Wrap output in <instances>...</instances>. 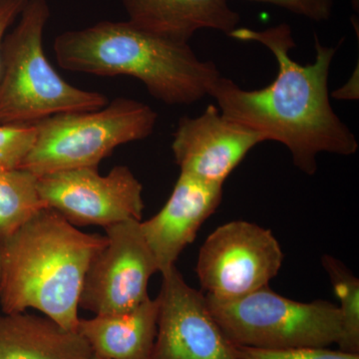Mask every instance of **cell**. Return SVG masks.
<instances>
[{"instance_id": "1", "label": "cell", "mask_w": 359, "mask_h": 359, "mask_svg": "<svg viewBox=\"0 0 359 359\" xmlns=\"http://www.w3.org/2000/svg\"><path fill=\"white\" fill-rule=\"evenodd\" d=\"M240 41L257 42L273 54L278 75L264 88L245 90L221 76L210 92L226 117L259 132L266 141L283 144L297 169L311 176L318 156H351L358 150L355 135L332 108L328 92L330 66L337 47L325 46L314 34L316 59L302 65L290 56L294 48L287 23L263 30L238 27L229 35Z\"/></svg>"}, {"instance_id": "2", "label": "cell", "mask_w": 359, "mask_h": 359, "mask_svg": "<svg viewBox=\"0 0 359 359\" xmlns=\"http://www.w3.org/2000/svg\"><path fill=\"white\" fill-rule=\"evenodd\" d=\"M106 243V236L83 233L50 208L42 209L0 242L2 313L34 309L77 330L85 273Z\"/></svg>"}, {"instance_id": "3", "label": "cell", "mask_w": 359, "mask_h": 359, "mask_svg": "<svg viewBox=\"0 0 359 359\" xmlns=\"http://www.w3.org/2000/svg\"><path fill=\"white\" fill-rule=\"evenodd\" d=\"M53 49L63 69L133 77L167 105L199 102L222 76L216 65L201 60L189 43L147 32L130 20L100 21L61 33Z\"/></svg>"}, {"instance_id": "4", "label": "cell", "mask_w": 359, "mask_h": 359, "mask_svg": "<svg viewBox=\"0 0 359 359\" xmlns=\"http://www.w3.org/2000/svg\"><path fill=\"white\" fill-rule=\"evenodd\" d=\"M50 18L46 0H28L18 25L2 44L0 124L32 125L65 113L105 107L107 96L68 83L44 52L45 26Z\"/></svg>"}, {"instance_id": "5", "label": "cell", "mask_w": 359, "mask_h": 359, "mask_svg": "<svg viewBox=\"0 0 359 359\" xmlns=\"http://www.w3.org/2000/svg\"><path fill=\"white\" fill-rule=\"evenodd\" d=\"M157 121L150 106L125 97L101 109L51 116L35 123L36 139L20 168L40 177L98 167L119 146L151 136Z\"/></svg>"}, {"instance_id": "6", "label": "cell", "mask_w": 359, "mask_h": 359, "mask_svg": "<svg viewBox=\"0 0 359 359\" xmlns=\"http://www.w3.org/2000/svg\"><path fill=\"white\" fill-rule=\"evenodd\" d=\"M205 297L212 318L235 346L327 347L339 340L341 316L339 306L330 302L292 301L269 285L233 301Z\"/></svg>"}, {"instance_id": "7", "label": "cell", "mask_w": 359, "mask_h": 359, "mask_svg": "<svg viewBox=\"0 0 359 359\" xmlns=\"http://www.w3.org/2000/svg\"><path fill=\"white\" fill-rule=\"evenodd\" d=\"M283 257L271 230L247 221H233L207 238L196 271L208 297L233 301L268 287L282 268Z\"/></svg>"}, {"instance_id": "8", "label": "cell", "mask_w": 359, "mask_h": 359, "mask_svg": "<svg viewBox=\"0 0 359 359\" xmlns=\"http://www.w3.org/2000/svg\"><path fill=\"white\" fill-rule=\"evenodd\" d=\"M140 223L129 219L105 228L107 243L90 262L79 308L96 316L124 313L149 299V280L159 269Z\"/></svg>"}, {"instance_id": "9", "label": "cell", "mask_w": 359, "mask_h": 359, "mask_svg": "<svg viewBox=\"0 0 359 359\" xmlns=\"http://www.w3.org/2000/svg\"><path fill=\"white\" fill-rule=\"evenodd\" d=\"M40 198L73 226L141 221L143 186L127 166L102 176L98 167L79 168L39 177Z\"/></svg>"}, {"instance_id": "10", "label": "cell", "mask_w": 359, "mask_h": 359, "mask_svg": "<svg viewBox=\"0 0 359 359\" xmlns=\"http://www.w3.org/2000/svg\"><path fill=\"white\" fill-rule=\"evenodd\" d=\"M158 332L150 359H241L202 292L174 266L162 276Z\"/></svg>"}, {"instance_id": "11", "label": "cell", "mask_w": 359, "mask_h": 359, "mask_svg": "<svg viewBox=\"0 0 359 359\" xmlns=\"http://www.w3.org/2000/svg\"><path fill=\"white\" fill-rule=\"evenodd\" d=\"M264 141L259 132L226 117L211 104L197 117L180 118L172 151L180 173L223 186L248 153Z\"/></svg>"}, {"instance_id": "12", "label": "cell", "mask_w": 359, "mask_h": 359, "mask_svg": "<svg viewBox=\"0 0 359 359\" xmlns=\"http://www.w3.org/2000/svg\"><path fill=\"white\" fill-rule=\"evenodd\" d=\"M222 197L223 186L180 173L164 207L154 217L140 223L162 276L176 266L180 255L195 240L205 219L218 209Z\"/></svg>"}, {"instance_id": "13", "label": "cell", "mask_w": 359, "mask_h": 359, "mask_svg": "<svg viewBox=\"0 0 359 359\" xmlns=\"http://www.w3.org/2000/svg\"><path fill=\"white\" fill-rule=\"evenodd\" d=\"M131 22L161 36L189 43L196 32L230 35L241 18L229 0H122Z\"/></svg>"}, {"instance_id": "14", "label": "cell", "mask_w": 359, "mask_h": 359, "mask_svg": "<svg viewBox=\"0 0 359 359\" xmlns=\"http://www.w3.org/2000/svg\"><path fill=\"white\" fill-rule=\"evenodd\" d=\"M160 304L149 297L124 313L80 318L77 330L94 355L104 359H150L158 332Z\"/></svg>"}, {"instance_id": "15", "label": "cell", "mask_w": 359, "mask_h": 359, "mask_svg": "<svg viewBox=\"0 0 359 359\" xmlns=\"http://www.w3.org/2000/svg\"><path fill=\"white\" fill-rule=\"evenodd\" d=\"M93 351L78 332L51 318L0 313V359H91Z\"/></svg>"}, {"instance_id": "16", "label": "cell", "mask_w": 359, "mask_h": 359, "mask_svg": "<svg viewBox=\"0 0 359 359\" xmlns=\"http://www.w3.org/2000/svg\"><path fill=\"white\" fill-rule=\"evenodd\" d=\"M39 176L22 169L0 170V242L44 209Z\"/></svg>"}, {"instance_id": "17", "label": "cell", "mask_w": 359, "mask_h": 359, "mask_svg": "<svg viewBox=\"0 0 359 359\" xmlns=\"http://www.w3.org/2000/svg\"><path fill=\"white\" fill-rule=\"evenodd\" d=\"M321 263L340 301L339 351L359 353V280L334 257L325 255Z\"/></svg>"}, {"instance_id": "18", "label": "cell", "mask_w": 359, "mask_h": 359, "mask_svg": "<svg viewBox=\"0 0 359 359\" xmlns=\"http://www.w3.org/2000/svg\"><path fill=\"white\" fill-rule=\"evenodd\" d=\"M36 134L34 124H0V170L20 168L32 150Z\"/></svg>"}, {"instance_id": "19", "label": "cell", "mask_w": 359, "mask_h": 359, "mask_svg": "<svg viewBox=\"0 0 359 359\" xmlns=\"http://www.w3.org/2000/svg\"><path fill=\"white\" fill-rule=\"evenodd\" d=\"M236 348L241 359H359V353L330 351L327 347L259 349L236 346Z\"/></svg>"}, {"instance_id": "20", "label": "cell", "mask_w": 359, "mask_h": 359, "mask_svg": "<svg viewBox=\"0 0 359 359\" xmlns=\"http://www.w3.org/2000/svg\"><path fill=\"white\" fill-rule=\"evenodd\" d=\"M250 1L273 4L316 22L330 20L334 13V0H250Z\"/></svg>"}, {"instance_id": "21", "label": "cell", "mask_w": 359, "mask_h": 359, "mask_svg": "<svg viewBox=\"0 0 359 359\" xmlns=\"http://www.w3.org/2000/svg\"><path fill=\"white\" fill-rule=\"evenodd\" d=\"M28 0H0V76L2 66V44L9 27L20 18Z\"/></svg>"}, {"instance_id": "22", "label": "cell", "mask_w": 359, "mask_h": 359, "mask_svg": "<svg viewBox=\"0 0 359 359\" xmlns=\"http://www.w3.org/2000/svg\"><path fill=\"white\" fill-rule=\"evenodd\" d=\"M351 6H353V11H355L356 13H358L359 11V0H351Z\"/></svg>"}, {"instance_id": "23", "label": "cell", "mask_w": 359, "mask_h": 359, "mask_svg": "<svg viewBox=\"0 0 359 359\" xmlns=\"http://www.w3.org/2000/svg\"><path fill=\"white\" fill-rule=\"evenodd\" d=\"M91 359H104V358H99V356L94 355V354H93V356H92Z\"/></svg>"}]
</instances>
